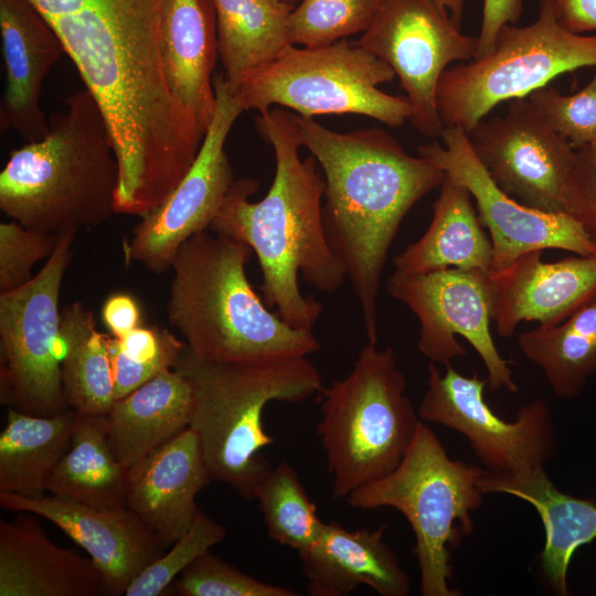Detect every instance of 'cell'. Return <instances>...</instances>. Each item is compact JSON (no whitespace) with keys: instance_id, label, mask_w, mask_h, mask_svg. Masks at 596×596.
<instances>
[{"instance_id":"cell-1","label":"cell","mask_w":596,"mask_h":596,"mask_svg":"<svg viewBox=\"0 0 596 596\" xmlns=\"http://www.w3.org/2000/svg\"><path fill=\"white\" fill-rule=\"evenodd\" d=\"M301 147L324 175L326 237L351 283L368 342L379 341L377 300L389 249L413 205L440 187L446 173L411 156L387 131H332L294 113Z\"/></svg>"},{"instance_id":"cell-2","label":"cell","mask_w":596,"mask_h":596,"mask_svg":"<svg viewBox=\"0 0 596 596\" xmlns=\"http://www.w3.org/2000/svg\"><path fill=\"white\" fill-rule=\"evenodd\" d=\"M255 127L275 152L273 184L260 201L251 202L257 181L234 180L210 230L249 245L262 269L264 302L289 326L312 330L322 305L301 294L299 273L328 294L347 279L323 228L324 180L311 155L299 157L294 113L269 108L255 117Z\"/></svg>"},{"instance_id":"cell-3","label":"cell","mask_w":596,"mask_h":596,"mask_svg":"<svg viewBox=\"0 0 596 596\" xmlns=\"http://www.w3.org/2000/svg\"><path fill=\"white\" fill-rule=\"evenodd\" d=\"M118 184L113 135L84 87L50 116L43 138L10 153L0 173V209L45 233L96 227L116 213Z\"/></svg>"},{"instance_id":"cell-4","label":"cell","mask_w":596,"mask_h":596,"mask_svg":"<svg viewBox=\"0 0 596 596\" xmlns=\"http://www.w3.org/2000/svg\"><path fill=\"white\" fill-rule=\"evenodd\" d=\"M253 249L198 233L178 249L167 317L195 355L216 362L309 356L321 348L312 330L294 328L259 297L246 276Z\"/></svg>"},{"instance_id":"cell-5","label":"cell","mask_w":596,"mask_h":596,"mask_svg":"<svg viewBox=\"0 0 596 596\" xmlns=\"http://www.w3.org/2000/svg\"><path fill=\"white\" fill-rule=\"evenodd\" d=\"M193 392L189 427L198 437L212 480L255 499L272 466L263 450L274 443L263 414L272 401L297 403L320 393L322 381L308 356L246 362L202 359L188 347L174 368Z\"/></svg>"},{"instance_id":"cell-6","label":"cell","mask_w":596,"mask_h":596,"mask_svg":"<svg viewBox=\"0 0 596 596\" xmlns=\"http://www.w3.org/2000/svg\"><path fill=\"white\" fill-rule=\"evenodd\" d=\"M320 394L316 433L332 475V497L345 499L397 467L422 419L391 347L366 342L350 373Z\"/></svg>"},{"instance_id":"cell-7","label":"cell","mask_w":596,"mask_h":596,"mask_svg":"<svg viewBox=\"0 0 596 596\" xmlns=\"http://www.w3.org/2000/svg\"><path fill=\"white\" fill-rule=\"evenodd\" d=\"M482 468L449 457L436 434L421 421L397 467L347 498L350 507L400 511L415 535L414 554L423 596H458L451 587V551L473 530L471 513L481 505Z\"/></svg>"},{"instance_id":"cell-8","label":"cell","mask_w":596,"mask_h":596,"mask_svg":"<svg viewBox=\"0 0 596 596\" xmlns=\"http://www.w3.org/2000/svg\"><path fill=\"white\" fill-rule=\"evenodd\" d=\"M394 77L385 62L343 39L317 47L289 45L232 93L243 111L279 105L304 117L356 114L400 127L411 116L407 98L379 89Z\"/></svg>"},{"instance_id":"cell-9","label":"cell","mask_w":596,"mask_h":596,"mask_svg":"<svg viewBox=\"0 0 596 596\" xmlns=\"http://www.w3.org/2000/svg\"><path fill=\"white\" fill-rule=\"evenodd\" d=\"M589 66L596 67V35L566 30L553 0H539L533 23L503 25L489 54L443 73L438 115L444 128L459 127L468 134L498 104L528 97L564 73Z\"/></svg>"},{"instance_id":"cell-10","label":"cell","mask_w":596,"mask_h":596,"mask_svg":"<svg viewBox=\"0 0 596 596\" xmlns=\"http://www.w3.org/2000/svg\"><path fill=\"white\" fill-rule=\"evenodd\" d=\"M76 230L26 284L0 292L1 403L22 413L54 416L70 407L62 384L60 291Z\"/></svg>"},{"instance_id":"cell-11","label":"cell","mask_w":596,"mask_h":596,"mask_svg":"<svg viewBox=\"0 0 596 596\" xmlns=\"http://www.w3.org/2000/svg\"><path fill=\"white\" fill-rule=\"evenodd\" d=\"M356 43L398 77L414 128L427 138L440 137L439 79L450 63L475 57L477 36L461 33L433 0H377L374 18Z\"/></svg>"},{"instance_id":"cell-12","label":"cell","mask_w":596,"mask_h":596,"mask_svg":"<svg viewBox=\"0 0 596 596\" xmlns=\"http://www.w3.org/2000/svg\"><path fill=\"white\" fill-rule=\"evenodd\" d=\"M427 389L417 413L464 435L485 469L496 473L545 467L557 451L551 409L542 400L521 406L513 422L498 416L485 400L487 379L470 376L450 363L445 372L428 363Z\"/></svg>"},{"instance_id":"cell-13","label":"cell","mask_w":596,"mask_h":596,"mask_svg":"<svg viewBox=\"0 0 596 596\" xmlns=\"http://www.w3.org/2000/svg\"><path fill=\"white\" fill-rule=\"evenodd\" d=\"M386 291L417 317V347L430 362L447 365L466 355L456 339L460 336L479 354L490 391L518 392L510 362L501 356L490 330L489 273L459 268L411 274L395 270L387 279Z\"/></svg>"},{"instance_id":"cell-14","label":"cell","mask_w":596,"mask_h":596,"mask_svg":"<svg viewBox=\"0 0 596 596\" xmlns=\"http://www.w3.org/2000/svg\"><path fill=\"white\" fill-rule=\"evenodd\" d=\"M213 84L215 113L194 162L167 198L141 216L125 245L127 260L155 274L168 272L180 246L210 228L234 182L225 142L243 110L223 74Z\"/></svg>"},{"instance_id":"cell-15","label":"cell","mask_w":596,"mask_h":596,"mask_svg":"<svg viewBox=\"0 0 596 596\" xmlns=\"http://www.w3.org/2000/svg\"><path fill=\"white\" fill-rule=\"evenodd\" d=\"M439 138L443 145H422L417 152L471 193L492 243L490 273L504 269L532 251L555 248L581 256L596 255V244L574 216L538 211L504 193L478 160L464 129L444 128Z\"/></svg>"},{"instance_id":"cell-16","label":"cell","mask_w":596,"mask_h":596,"mask_svg":"<svg viewBox=\"0 0 596 596\" xmlns=\"http://www.w3.org/2000/svg\"><path fill=\"white\" fill-rule=\"evenodd\" d=\"M468 138L478 160L504 193L538 211L567 213V180L575 149L529 97L509 100L502 116L483 117Z\"/></svg>"},{"instance_id":"cell-17","label":"cell","mask_w":596,"mask_h":596,"mask_svg":"<svg viewBox=\"0 0 596 596\" xmlns=\"http://www.w3.org/2000/svg\"><path fill=\"white\" fill-rule=\"evenodd\" d=\"M0 505L46 519L86 551L98 570L103 595H125L131 582L167 549L127 507L96 508L58 496L0 492Z\"/></svg>"},{"instance_id":"cell-18","label":"cell","mask_w":596,"mask_h":596,"mask_svg":"<svg viewBox=\"0 0 596 596\" xmlns=\"http://www.w3.org/2000/svg\"><path fill=\"white\" fill-rule=\"evenodd\" d=\"M489 279L496 332L508 338L523 321L558 324L594 296L596 255L544 262L542 251H532Z\"/></svg>"},{"instance_id":"cell-19","label":"cell","mask_w":596,"mask_h":596,"mask_svg":"<svg viewBox=\"0 0 596 596\" xmlns=\"http://www.w3.org/2000/svg\"><path fill=\"white\" fill-rule=\"evenodd\" d=\"M0 35L4 65L1 131H13L25 142L40 140L49 131L41 107L43 83L65 54L64 45L29 0H0Z\"/></svg>"},{"instance_id":"cell-20","label":"cell","mask_w":596,"mask_h":596,"mask_svg":"<svg viewBox=\"0 0 596 596\" xmlns=\"http://www.w3.org/2000/svg\"><path fill=\"white\" fill-rule=\"evenodd\" d=\"M212 480L188 427L128 469L126 507L171 546L191 526L196 494Z\"/></svg>"},{"instance_id":"cell-21","label":"cell","mask_w":596,"mask_h":596,"mask_svg":"<svg viewBox=\"0 0 596 596\" xmlns=\"http://www.w3.org/2000/svg\"><path fill=\"white\" fill-rule=\"evenodd\" d=\"M386 525L349 530L324 522L315 542L298 552L311 596H345L364 585L381 596H407L411 582L384 542Z\"/></svg>"},{"instance_id":"cell-22","label":"cell","mask_w":596,"mask_h":596,"mask_svg":"<svg viewBox=\"0 0 596 596\" xmlns=\"http://www.w3.org/2000/svg\"><path fill=\"white\" fill-rule=\"evenodd\" d=\"M103 595L94 563L52 542L26 515L0 520V596Z\"/></svg>"},{"instance_id":"cell-23","label":"cell","mask_w":596,"mask_h":596,"mask_svg":"<svg viewBox=\"0 0 596 596\" xmlns=\"http://www.w3.org/2000/svg\"><path fill=\"white\" fill-rule=\"evenodd\" d=\"M480 488L485 494L517 497L536 510L545 532L539 556L541 570L557 595H568L571 560L577 549L596 540V502L558 490L545 467L507 473L485 469Z\"/></svg>"},{"instance_id":"cell-24","label":"cell","mask_w":596,"mask_h":596,"mask_svg":"<svg viewBox=\"0 0 596 596\" xmlns=\"http://www.w3.org/2000/svg\"><path fill=\"white\" fill-rule=\"evenodd\" d=\"M162 54L170 92L205 135L216 107L212 73L219 53L212 0H169Z\"/></svg>"},{"instance_id":"cell-25","label":"cell","mask_w":596,"mask_h":596,"mask_svg":"<svg viewBox=\"0 0 596 596\" xmlns=\"http://www.w3.org/2000/svg\"><path fill=\"white\" fill-rule=\"evenodd\" d=\"M193 392L175 369L166 370L114 404L108 441L127 468L189 427Z\"/></svg>"},{"instance_id":"cell-26","label":"cell","mask_w":596,"mask_h":596,"mask_svg":"<svg viewBox=\"0 0 596 596\" xmlns=\"http://www.w3.org/2000/svg\"><path fill=\"white\" fill-rule=\"evenodd\" d=\"M401 273L445 268L491 272L492 243L483 231L469 190L446 175L424 235L393 259Z\"/></svg>"},{"instance_id":"cell-27","label":"cell","mask_w":596,"mask_h":596,"mask_svg":"<svg viewBox=\"0 0 596 596\" xmlns=\"http://www.w3.org/2000/svg\"><path fill=\"white\" fill-rule=\"evenodd\" d=\"M79 413L36 416L9 407L0 434V492L41 497L65 454Z\"/></svg>"},{"instance_id":"cell-28","label":"cell","mask_w":596,"mask_h":596,"mask_svg":"<svg viewBox=\"0 0 596 596\" xmlns=\"http://www.w3.org/2000/svg\"><path fill=\"white\" fill-rule=\"evenodd\" d=\"M128 469L108 441V416L79 413L46 491L96 508L126 507Z\"/></svg>"},{"instance_id":"cell-29","label":"cell","mask_w":596,"mask_h":596,"mask_svg":"<svg viewBox=\"0 0 596 596\" xmlns=\"http://www.w3.org/2000/svg\"><path fill=\"white\" fill-rule=\"evenodd\" d=\"M217 53L233 91L249 72L275 60L287 46L295 6L285 0H212Z\"/></svg>"},{"instance_id":"cell-30","label":"cell","mask_w":596,"mask_h":596,"mask_svg":"<svg viewBox=\"0 0 596 596\" xmlns=\"http://www.w3.org/2000/svg\"><path fill=\"white\" fill-rule=\"evenodd\" d=\"M108 342L83 304L62 308V384L68 407L77 413L108 415L116 403Z\"/></svg>"},{"instance_id":"cell-31","label":"cell","mask_w":596,"mask_h":596,"mask_svg":"<svg viewBox=\"0 0 596 596\" xmlns=\"http://www.w3.org/2000/svg\"><path fill=\"white\" fill-rule=\"evenodd\" d=\"M518 347L557 398L579 396L596 374V294L561 323L521 332Z\"/></svg>"},{"instance_id":"cell-32","label":"cell","mask_w":596,"mask_h":596,"mask_svg":"<svg viewBox=\"0 0 596 596\" xmlns=\"http://www.w3.org/2000/svg\"><path fill=\"white\" fill-rule=\"evenodd\" d=\"M255 499L267 534L276 543L300 552L320 534L324 522L297 471L287 461L272 467L258 486Z\"/></svg>"},{"instance_id":"cell-33","label":"cell","mask_w":596,"mask_h":596,"mask_svg":"<svg viewBox=\"0 0 596 596\" xmlns=\"http://www.w3.org/2000/svg\"><path fill=\"white\" fill-rule=\"evenodd\" d=\"M116 401L159 373L173 369L187 348L168 329L140 326L121 338L109 337Z\"/></svg>"},{"instance_id":"cell-34","label":"cell","mask_w":596,"mask_h":596,"mask_svg":"<svg viewBox=\"0 0 596 596\" xmlns=\"http://www.w3.org/2000/svg\"><path fill=\"white\" fill-rule=\"evenodd\" d=\"M376 7L377 0H300L289 15V43L317 47L363 33Z\"/></svg>"},{"instance_id":"cell-35","label":"cell","mask_w":596,"mask_h":596,"mask_svg":"<svg viewBox=\"0 0 596 596\" xmlns=\"http://www.w3.org/2000/svg\"><path fill=\"white\" fill-rule=\"evenodd\" d=\"M225 536L226 529L199 509L189 530L131 582L125 595L163 594L196 557L222 542Z\"/></svg>"},{"instance_id":"cell-36","label":"cell","mask_w":596,"mask_h":596,"mask_svg":"<svg viewBox=\"0 0 596 596\" xmlns=\"http://www.w3.org/2000/svg\"><path fill=\"white\" fill-rule=\"evenodd\" d=\"M180 596H297L283 586L262 582L210 551L196 557L169 588Z\"/></svg>"},{"instance_id":"cell-37","label":"cell","mask_w":596,"mask_h":596,"mask_svg":"<svg viewBox=\"0 0 596 596\" xmlns=\"http://www.w3.org/2000/svg\"><path fill=\"white\" fill-rule=\"evenodd\" d=\"M541 116L574 149L596 141V73L592 81L573 95L554 87H542L529 96Z\"/></svg>"},{"instance_id":"cell-38","label":"cell","mask_w":596,"mask_h":596,"mask_svg":"<svg viewBox=\"0 0 596 596\" xmlns=\"http://www.w3.org/2000/svg\"><path fill=\"white\" fill-rule=\"evenodd\" d=\"M58 234L28 228L12 220L0 224V292L26 284L36 263L54 252Z\"/></svg>"},{"instance_id":"cell-39","label":"cell","mask_w":596,"mask_h":596,"mask_svg":"<svg viewBox=\"0 0 596 596\" xmlns=\"http://www.w3.org/2000/svg\"><path fill=\"white\" fill-rule=\"evenodd\" d=\"M567 214L596 244V141L575 149L566 190Z\"/></svg>"},{"instance_id":"cell-40","label":"cell","mask_w":596,"mask_h":596,"mask_svg":"<svg viewBox=\"0 0 596 596\" xmlns=\"http://www.w3.org/2000/svg\"><path fill=\"white\" fill-rule=\"evenodd\" d=\"M523 13V0H483L480 33L475 58L489 54L501 28L515 24Z\"/></svg>"},{"instance_id":"cell-41","label":"cell","mask_w":596,"mask_h":596,"mask_svg":"<svg viewBox=\"0 0 596 596\" xmlns=\"http://www.w3.org/2000/svg\"><path fill=\"white\" fill-rule=\"evenodd\" d=\"M102 319L113 337L121 338L141 324V311L129 294L110 295L102 306Z\"/></svg>"},{"instance_id":"cell-42","label":"cell","mask_w":596,"mask_h":596,"mask_svg":"<svg viewBox=\"0 0 596 596\" xmlns=\"http://www.w3.org/2000/svg\"><path fill=\"white\" fill-rule=\"evenodd\" d=\"M553 9L566 30L577 34L596 31V0H553Z\"/></svg>"},{"instance_id":"cell-43","label":"cell","mask_w":596,"mask_h":596,"mask_svg":"<svg viewBox=\"0 0 596 596\" xmlns=\"http://www.w3.org/2000/svg\"><path fill=\"white\" fill-rule=\"evenodd\" d=\"M435 3H437L439 7L445 9L447 13L450 15L451 20L460 26L462 14H464V7H465V0H433Z\"/></svg>"},{"instance_id":"cell-44","label":"cell","mask_w":596,"mask_h":596,"mask_svg":"<svg viewBox=\"0 0 596 596\" xmlns=\"http://www.w3.org/2000/svg\"><path fill=\"white\" fill-rule=\"evenodd\" d=\"M285 1L294 4V2H296L297 0H285Z\"/></svg>"}]
</instances>
